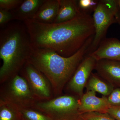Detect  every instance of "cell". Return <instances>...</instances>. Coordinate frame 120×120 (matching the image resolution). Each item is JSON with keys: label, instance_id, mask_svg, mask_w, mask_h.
<instances>
[{"label": "cell", "instance_id": "ffe728a7", "mask_svg": "<svg viewBox=\"0 0 120 120\" xmlns=\"http://www.w3.org/2000/svg\"><path fill=\"white\" fill-rule=\"evenodd\" d=\"M107 101L111 106L120 107V88H115L106 97Z\"/></svg>", "mask_w": 120, "mask_h": 120}, {"label": "cell", "instance_id": "2e32d148", "mask_svg": "<svg viewBox=\"0 0 120 120\" xmlns=\"http://www.w3.org/2000/svg\"><path fill=\"white\" fill-rule=\"evenodd\" d=\"M0 120H22L20 108L13 103L0 100Z\"/></svg>", "mask_w": 120, "mask_h": 120}, {"label": "cell", "instance_id": "9a60e30c", "mask_svg": "<svg viewBox=\"0 0 120 120\" xmlns=\"http://www.w3.org/2000/svg\"><path fill=\"white\" fill-rule=\"evenodd\" d=\"M86 87L87 91H92L107 97L112 91L114 87L100 77L92 73L88 80Z\"/></svg>", "mask_w": 120, "mask_h": 120}, {"label": "cell", "instance_id": "9c48e42d", "mask_svg": "<svg viewBox=\"0 0 120 120\" xmlns=\"http://www.w3.org/2000/svg\"><path fill=\"white\" fill-rule=\"evenodd\" d=\"M94 69L100 77L114 88H120V61L108 59L96 60Z\"/></svg>", "mask_w": 120, "mask_h": 120}, {"label": "cell", "instance_id": "3957f363", "mask_svg": "<svg viewBox=\"0 0 120 120\" xmlns=\"http://www.w3.org/2000/svg\"><path fill=\"white\" fill-rule=\"evenodd\" d=\"M23 22L12 21L0 31V82L4 83L20 71L28 61L33 49Z\"/></svg>", "mask_w": 120, "mask_h": 120}, {"label": "cell", "instance_id": "e0dca14e", "mask_svg": "<svg viewBox=\"0 0 120 120\" xmlns=\"http://www.w3.org/2000/svg\"><path fill=\"white\" fill-rule=\"evenodd\" d=\"M20 109L22 120H54L49 116L34 108Z\"/></svg>", "mask_w": 120, "mask_h": 120}, {"label": "cell", "instance_id": "4316f807", "mask_svg": "<svg viewBox=\"0 0 120 120\" xmlns=\"http://www.w3.org/2000/svg\"><path fill=\"white\" fill-rule=\"evenodd\" d=\"M82 120V119H81V118H80V117L79 119V120Z\"/></svg>", "mask_w": 120, "mask_h": 120}, {"label": "cell", "instance_id": "5b68a950", "mask_svg": "<svg viewBox=\"0 0 120 120\" xmlns=\"http://www.w3.org/2000/svg\"><path fill=\"white\" fill-rule=\"evenodd\" d=\"M1 84L0 100L13 103L20 108H32L38 101L26 80L19 74Z\"/></svg>", "mask_w": 120, "mask_h": 120}, {"label": "cell", "instance_id": "8992f818", "mask_svg": "<svg viewBox=\"0 0 120 120\" xmlns=\"http://www.w3.org/2000/svg\"><path fill=\"white\" fill-rule=\"evenodd\" d=\"M92 19L94 35L88 49L89 54L97 49L102 41L105 39L107 30L110 25L118 23L116 15L102 0L99 1L95 8Z\"/></svg>", "mask_w": 120, "mask_h": 120}, {"label": "cell", "instance_id": "44dd1931", "mask_svg": "<svg viewBox=\"0 0 120 120\" xmlns=\"http://www.w3.org/2000/svg\"><path fill=\"white\" fill-rule=\"evenodd\" d=\"M14 20L13 15L11 11L0 9V26L4 27Z\"/></svg>", "mask_w": 120, "mask_h": 120}, {"label": "cell", "instance_id": "ac0fdd59", "mask_svg": "<svg viewBox=\"0 0 120 120\" xmlns=\"http://www.w3.org/2000/svg\"><path fill=\"white\" fill-rule=\"evenodd\" d=\"M80 118L82 120H116L107 113L96 112L82 114Z\"/></svg>", "mask_w": 120, "mask_h": 120}, {"label": "cell", "instance_id": "277c9868", "mask_svg": "<svg viewBox=\"0 0 120 120\" xmlns=\"http://www.w3.org/2000/svg\"><path fill=\"white\" fill-rule=\"evenodd\" d=\"M79 103L80 98L77 96L66 94L37 102L32 108L43 112L54 120H74L80 116Z\"/></svg>", "mask_w": 120, "mask_h": 120}, {"label": "cell", "instance_id": "484cf974", "mask_svg": "<svg viewBox=\"0 0 120 120\" xmlns=\"http://www.w3.org/2000/svg\"><path fill=\"white\" fill-rule=\"evenodd\" d=\"M80 118H78V119H75V120H78Z\"/></svg>", "mask_w": 120, "mask_h": 120}, {"label": "cell", "instance_id": "4fadbf2b", "mask_svg": "<svg viewBox=\"0 0 120 120\" xmlns=\"http://www.w3.org/2000/svg\"><path fill=\"white\" fill-rule=\"evenodd\" d=\"M59 7V0H45L32 19L42 23H53Z\"/></svg>", "mask_w": 120, "mask_h": 120}, {"label": "cell", "instance_id": "ba28073f", "mask_svg": "<svg viewBox=\"0 0 120 120\" xmlns=\"http://www.w3.org/2000/svg\"><path fill=\"white\" fill-rule=\"evenodd\" d=\"M96 60L88 54L83 58L67 83V88L80 98L88 80L94 69Z\"/></svg>", "mask_w": 120, "mask_h": 120}, {"label": "cell", "instance_id": "8fae6325", "mask_svg": "<svg viewBox=\"0 0 120 120\" xmlns=\"http://www.w3.org/2000/svg\"><path fill=\"white\" fill-rule=\"evenodd\" d=\"M89 55L97 61L108 59L120 61V41L115 38H105Z\"/></svg>", "mask_w": 120, "mask_h": 120}, {"label": "cell", "instance_id": "6da1fadb", "mask_svg": "<svg viewBox=\"0 0 120 120\" xmlns=\"http://www.w3.org/2000/svg\"><path fill=\"white\" fill-rule=\"evenodd\" d=\"M23 22L33 48L51 50L65 57L75 53L94 35L92 17L83 11L63 22L43 23L34 19Z\"/></svg>", "mask_w": 120, "mask_h": 120}, {"label": "cell", "instance_id": "30bf717a", "mask_svg": "<svg viewBox=\"0 0 120 120\" xmlns=\"http://www.w3.org/2000/svg\"><path fill=\"white\" fill-rule=\"evenodd\" d=\"M96 92L87 91L80 98L79 112L80 114L91 112L106 113L111 106L106 97L99 98Z\"/></svg>", "mask_w": 120, "mask_h": 120}, {"label": "cell", "instance_id": "cb8c5ba5", "mask_svg": "<svg viewBox=\"0 0 120 120\" xmlns=\"http://www.w3.org/2000/svg\"><path fill=\"white\" fill-rule=\"evenodd\" d=\"M106 113L116 120H120V107L110 106Z\"/></svg>", "mask_w": 120, "mask_h": 120}, {"label": "cell", "instance_id": "d4e9b609", "mask_svg": "<svg viewBox=\"0 0 120 120\" xmlns=\"http://www.w3.org/2000/svg\"><path fill=\"white\" fill-rule=\"evenodd\" d=\"M117 1V2H118V7H119V9H120V0H118Z\"/></svg>", "mask_w": 120, "mask_h": 120}, {"label": "cell", "instance_id": "7402d4cb", "mask_svg": "<svg viewBox=\"0 0 120 120\" xmlns=\"http://www.w3.org/2000/svg\"><path fill=\"white\" fill-rule=\"evenodd\" d=\"M116 15L118 23H120V12L117 1L116 0H102Z\"/></svg>", "mask_w": 120, "mask_h": 120}, {"label": "cell", "instance_id": "5bb4252c", "mask_svg": "<svg viewBox=\"0 0 120 120\" xmlns=\"http://www.w3.org/2000/svg\"><path fill=\"white\" fill-rule=\"evenodd\" d=\"M60 7L54 23L68 22L79 15L82 11L80 9L77 0H59Z\"/></svg>", "mask_w": 120, "mask_h": 120}, {"label": "cell", "instance_id": "7c38bea8", "mask_svg": "<svg viewBox=\"0 0 120 120\" xmlns=\"http://www.w3.org/2000/svg\"><path fill=\"white\" fill-rule=\"evenodd\" d=\"M45 0H23L17 8L11 11L14 20L24 22L32 19Z\"/></svg>", "mask_w": 120, "mask_h": 120}, {"label": "cell", "instance_id": "d6986e66", "mask_svg": "<svg viewBox=\"0 0 120 120\" xmlns=\"http://www.w3.org/2000/svg\"><path fill=\"white\" fill-rule=\"evenodd\" d=\"M23 1V0H0V9L10 11H13Z\"/></svg>", "mask_w": 120, "mask_h": 120}, {"label": "cell", "instance_id": "52a82bcc", "mask_svg": "<svg viewBox=\"0 0 120 120\" xmlns=\"http://www.w3.org/2000/svg\"><path fill=\"white\" fill-rule=\"evenodd\" d=\"M19 74L26 79L38 101L53 98L52 87L43 73L29 62H27Z\"/></svg>", "mask_w": 120, "mask_h": 120}, {"label": "cell", "instance_id": "7a4b0ae2", "mask_svg": "<svg viewBox=\"0 0 120 120\" xmlns=\"http://www.w3.org/2000/svg\"><path fill=\"white\" fill-rule=\"evenodd\" d=\"M94 37L90 38L75 53L65 57L51 50L33 48L27 62L45 75L49 80L54 97L60 96L85 55Z\"/></svg>", "mask_w": 120, "mask_h": 120}, {"label": "cell", "instance_id": "603a6c76", "mask_svg": "<svg viewBox=\"0 0 120 120\" xmlns=\"http://www.w3.org/2000/svg\"><path fill=\"white\" fill-rule=\"evenodd\" d=\"M77 2L80 9L81 10L82 9L83 11L94 7L95 8L98 3L94 0H80L77 1Z\"/></svg>", "mask_w": 120, "mask_h": 120}]
</instances>
